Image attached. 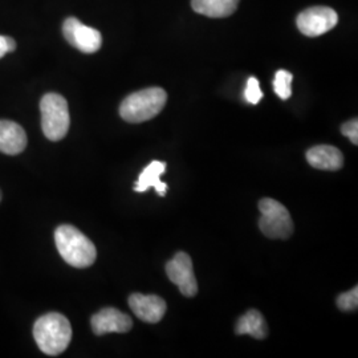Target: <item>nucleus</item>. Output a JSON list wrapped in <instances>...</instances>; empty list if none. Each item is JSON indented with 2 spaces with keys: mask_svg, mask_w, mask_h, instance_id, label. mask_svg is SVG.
<instances>
[{
  "mask_svg": "<svg viewBox=\"0 0 358 358\" xmlns=\"http://www.w3.org/2000/svg\"><path fill=\"white\" fill-rule=\"evenodd\" d=\"M34 337L38 349L47 356H59L72 340V327L62 313H47L34 325Z\"/></svg>",
  "mask_w": 358,
  "mask_h": 358,
  "instance_id": "f257e3e1",
  "label": "nucleus"
},
{
  "mask_svg": "<svg viewBox=\"0 0 358 358\" xmlns=\"http://www.w3.org/2000/svg\"><path fill=\"white\" fill-rule=\"evenodd\" d=\"M55 242L59 254L75 268H87L97 257L94 244L71 224H62L55 231Z\"/></svg>",
  "mask_w": 358,
  "mask_h": 358,
  "instance_id": "f03ea898",
  "label": "nucleus"
},
{
  "mask_svg": "<svg viewBox=\"0 0 358 358\" xmlns=\"http://www.w3.org/2000/svg\"><path fill=\"white\" fill-rule=\"evenodd\" d=\"M167 94L162 88H146L131 93L120 106V115L130 124H140L159 115L165 108Z\"/></svg>",
  "mask_w": 358,
  "mask_h": 358,
  "instance_id": "7ed1b4c3",
  "label": "nucleus"
},
{
  "mask_svg": "<svg viewBox=\"0 0 358 358\" xmlns=\"http://www.w3.org/2000/svg\"><path fill=\"white\" fill-rule=\"evenodd\" d=\"M41 128L50 141L63 140L71 125L68 103L57 93H47L40 101Z\"/></svg>",
  "mask_w": 358,
  "mask_h": 358,
  "instance_id": "20e7f679",
  "label": "nucleus"
},
{
  "mask_svg": "<svg viewBox=\"0 0 358 358\" xmlns=\"http://www.w3.org/2000/svg\"><path fill=\"white\" fill-rule=\"evenodd\" d=\"M262 217L259 227L271 239H289L294 234V220L289 211L280 202L264 198L259 203Z\"/></svg>",
  "mask_w": 358,
  "mask_h": 358,
  "instance_id": "39448f33",
  "label": "nucleus"
},
{
  "mask_svg": "<svg viewBox=\"0 0 358 358\" xmlns=\"http://www.w3.org/2000/svg\"><path fill=\"white\" fill-rule=\"evenodd\" d=\"M297 28L309 38L329 32L338 23V15L329 7H312L297 16Z\"/></svg>",
  "mask_w": 358,
  "mask_h": 358,
  "instance_id": "423d86ee",
  "label": "nucleus"
},
{
  "mask_svg": "<svg viewBox=\"0 0 358 358\" xmlns=\"http://www.w3.org/2000/svg\"><path fill=\"white\" fill-rule=\"evenodd\" d=\"M63 34L66 41L83 53H94L103 44L101 34L92 27L83 24L76 17H68L65 20Z\"/></svg>",
  "mask_w": 358,
  "mask_h": 358,
  "instance_id": "0eeeda50",
  "label": "nucleus"
},
{
  "mask_svg": "<svg viewBox=\"0 0 358 358\" xmlns=\"http://www.w3.org/2000/svg\"><path fill=\"white\" fill-rule=\"evenodd\" d=\"M166 273L170 282L178 285L183 296L194 297L198 294V282L194 276L192 257L186 252H178L167 263Z\"/></svg>",
  "mask_w": 358,
  "mask_h": 358,
  "instance_id": "6e6552de",
  "label": "nucleus"
},
{
  "mask_svg": "<svg viewBox=\"0 0 358 358\" xmlns=\"http://www.w3.org/2000/svg\"><path fill=\"white\" fill-rule=\"evenodd\" d=\"M129 307L140 320L155 324L166 313V303L157 294H134L129 297Z\"/></svg>",
  "mask_w": 358,
  "mask_h": 358,
  "instance_id": "1a4fd4ad",
  "label": "nucleus"
},
{
  "mask_svg": "<svg viewBox=\"0 0 358 358\" xmlns=\"http://www.w3.org/2000/svg\"><path fill=\"white\" fill-rule=\"evenodd\" d=\"M90 324L93 332L97 336L106 333H127L133 328V320L115 308H103L92 316Z\"/></svg>",
  "mask_w": 358,
  "mask_h": 358,
  "instance_id": "9d476101",
  "label": "nucleus"
},
{
  "mask_svg": "<svg viewBox=\"0 0 358 358\" xmlns=\"http://www.w3.org/2000/svg\"><path fill=\"white\" fill-rule=\"evenodd\" d=\"M27 134L19 124L0 120V152L8 155L22 153L27 146Z\"/></svg>",
  "mask_w": 358,
  "mask_h": 358,
  "instance_id": "9b49d317",
  "label": "nucleus"
},
{
  "mask_svg": "<svg viewBox=\"0 0 358 358\" xmlns=\"http://www.w3.org/2000/svg\"><path fill=\"white\" fill-rule=\"evenodd\" d=\"M307 161L315 169L336 171L344 165V155L334 146L320 145L308 150Z\"/></svg>",
  "mask_w": 358,
  "mask_h": 358,
  "instance_id": "f8f14e48",
  "label": "nucleus"
},
{
  "mask_svg": "<svg viewBox=\"0 0 358 358\" xmlns=\"http://www.w3.org/2000/svg\"><path fill=\"white\" fill-rule=\"evenodd\" d=\"M166 164L161 161H153L143 169L138 180L136 182L134 192H145L149 187H154L159 196H165L167 185L161 180V176L165 174Z\"/></svg>",
  "mask_w": 358,
  "mask_h": 358,
  "instance_id": "ddd939ff",
  "label": "nucleus"
},
{
  "mask_svg": "<svg viewBox=\"0 0 358 358\" xmlns=\"http://www.w3.org/2000/svg\"><path fill=\"white\" fill-rule=\"evenodd\" d=\"M239 0H192V10L208 17H227L236 11Z\"/></svg>",
  "mask_w": 358,
  "mask_h": 358,
  "instance_id": "4468645a",
  "label": "nucleus"
},
{
  "mask_svg": "<svg viewBox=\"0 0 358 358\" xmlns=\"http://www.w3.org/2000/svg\"><path fill=\"white\" fill-rule=\"evenodd\" d=\"M235 331L238 334H250L257 340H263L268 336L267 322L264 320L263 315L255 309H251L247 313H244L238 320Z\"/></svg>",
  "mask_w": 358,
  "mask_h": 358,
  "instance_id": "2eb2a0df",
  "label": "nucleus"
},
{
  "mask_svg": "<svg viewBox=\"0 0 358 358\" xmlns=\"http://www.w3.org/2000/svg\"><path fill=\"white\" fill-rule=\"evenodd\" d=\"M292 73L288 71H278L275 75V80H273V90L275 93L282 99V100H288L292 94Z\"/></svg>",
  "mask_w": 358,
  "mask_h": 358,
  "instance_id": "dca6fc26",
  "label": "nucleus"
},
{
  "mask_svg": "<svg viewBox=\"0 0 358 358\" xmlns=\"http://www.w3.org/2000/svg\"><path fill=\"white\" fill-rule=\"evenodd\" d=\"M337 306L341 310H356L358 307V288L355 287L353 289L348 291L345 294H340L337 299Z\"/></svg>",
  "mask_w": 358,
  "mask_h": 358,
  "instance_id": "f3484780",
  "label": "nucleus"
},
{
  "mask_svg": "<svg viewBox=\"0 0 358 358\" xmlns=\"http://www.w3.org/2000/svg\"><path fill=\"white\" fill-rule=\"evenodd\" d=\"M244 96H245V100L252 105L260 103V100L263 99V92L260 90V84L257 78L255 77L248 78Z\"/></svg>",
  "mask_w": 358,
  "mask_h": 358,
  "instance_id": "a211bd4d",
  "label": "nucleus"
},
{
  "mask_svg": "<svg viewBox=\"0 0 358 358\" xmlns=\"http://www.w3.org/2000/svg\"><path fill=\"white\" fill-rule=\"evenodd\" d=\"M341 133L346 136L350 141L353 142L355 145H358V121L355 120H350L345 122L343 127H341Z\"/></svg>",
  "mask_w": 358,
  "mask_h": 358,
  "instance_id": "6ab92c4d",
  "label": "nucleus"
},
{
  "mask_svg": "<svg viewBox=\"0 0 358 358\" xmlns=\"http://www.w3.org/2000/svg\"><path fill=\"white\" fill-rule=\"evenodd\" d=\"M16 50V43L10 36H1L0 35V59L6 56V53L13 52Z\"/></svg>",
  "mask_w": 358,
  "mask_h": 358,
  "instance_id": "aec40b11",
  "label": "nucleus"
},
{
  "mask_svg": "<svg viewBox=\"0 0 358 358\" xmlns=\"http://www.w3.org/2000/svg\"><path fill=\"white\" fill-rule=\"evenodd\" d=\"M0 201H1V192H0Z\"/></svg>",
  "mask_w": 358,
  "mask_h": 358,
  "instance_id": "412c9836",
  "label": "nucleus"
}]
</instances>
